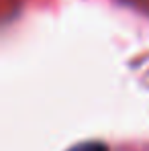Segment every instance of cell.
<instances>
[{
	"mask_svg": "<svg viewBox=\"0 0 149 151\" xmlns=\"http://www.w3.org/2000/svg\"><path fill=\"white\" fill-rule=\"evenodd\" d=\"M72 151H106L102 145H92V143H88V145H80V147H74Z\"/></svg>",
	"mask_w": 149,
	"mask_h": 151,
	"instance_id": "cell-1",
	"label": "cell"
}]
</instances>
